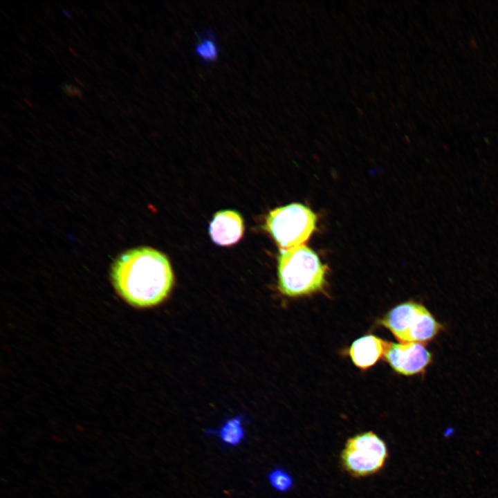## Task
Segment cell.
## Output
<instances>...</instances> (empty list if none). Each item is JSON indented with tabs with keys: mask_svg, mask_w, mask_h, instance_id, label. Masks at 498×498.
I'll return each mask as SVG.
<instances>
[{
	"mask_svg": "<svg viewBox=\"0 0 498 498\" xmlns=\"http://www.w3.org/2000/svg\"><path fill=\"white\" fill-rule=\"evenodd\" d=\"M111 277L118 294L138 308L161 303L174 283L167 257L149 247L131 249L120 255L112 265Z\"/></svg>",
	"mask_w": 498,
	"mask_h": 498,
	"instance_id": "6da1fadb",
	"label": "cell"
},
{
	"mask_svg": "<svg viewBox=\"0 0 498 498\" xmlns=\"http://www.w3.org/2000/svg\"><path fill=\"white\" fill-rule=\"evenodd\" d=\"M327 266L317 255L303 245L280 250L278 257L279 289L289 297L307 295L321 290Z\"/></svg>",
	"mask_w": 498,
	"mask_h": 498,
	"instance_id": "7a4b0ae2",
	"label": "cell"
},
{
	"mask_svg": "<svg viewBox=\"0 0 498 498\" xmlns=\"http://www.w3.org/2000/svg\"><path fill=\"white\" fill-rule=\"evenodd\" d=\"M317 216L307 206L291 203L271 210L266 218V230L280 250L303 246L316 228Z\"/></svg>",
	"mask_w": 498,
	"mask_h": 498,
	"instance_id": "3957f363",
	"label": "cell"
},
{
	"mask_svg": "<svg viewBox=\"0 0 498 498\" xmlns=\"http://www.w3.org/2000/svg\"><path fill=\"white\" fill-rule=\"evenodd\" d=\"M380 322L403 343L427 342L442 328L423 305L411 301L393 308Z\"/></svg>",
	"mask_w": 498,
	"mask_h": 498,
	"instance_id": "277c9868",
	"label": "cell"
},
{
	"mask_svg": "<svg viewBox=\"0 0 498 498\" xmlns=\"http://www.w3.org/2000/svg\"><path fill=\"white\" fill-rule=\"evenodd\" d=\"M387 457L386 443L376 433L369 431L347 439L340 454V462L350 475L361 478L379 472Z\"/></svg>",
	"mask_w": 498,
	"mask_h": 498,
	"instance_id": "5b68a950",
	"label": "cell"
},
{
	"mask_svg": "<svg viewBox=\"0 0 498 498\" xmlns=\"http://www.w3.org/2000/svg\"><path fill=\"white\" fill-rule=\"evenodd\" d=\"M391 368L400 374L412 376L424 371L432 354L423 343H389L384 354Z\"/></svg>",
	"mask_w": 498,
	"mask_h": 498,
	"instance_id": "8992f818",
	"label": "cell"
},
{
	"mask_svg": "<svg viewBox=\"0 0 498 498\" xmlns=\"http://www.w3.org/2000/svg\"><path fill=\"white\" fill-rule=\"evenodd\" d=\"M243 220L236 211L226 210L217 212L210 224L209 232L214 243L228 246L237 243L243 237Z\"/></svg>",
	"mask_w": 498,
	"mask_h": 498,
	"instance_id": "52a82bcc",
	"label": "cell"
},
{
	"mask_svg": "<svg viewBox=\"0 0 498 498\" xmlns=\"http://www.w3.org/2000/svg\"><path fill=\"white\" fill-rule=\"evenodd\" d=\"M389 344L376 335H365L352 343L349 356L356 367L366 369L374 365L384 356Z\"/></svg>",
	"mask_w": 498,
	"mask_h": 498,
	"instance_id": "ba28073f",
	"label": "cell"
},
{
	"mask_svg": "<svg viewBox=\"0 0 498 498\" xmlns=\"http://www.w3.org/2000/svg\"><path fill=\"white\" fill-rule=\"evenodd\" d=\"M208 433H214L221 441L227 446L236 447L244 439L246 432L243 425V416L237 415L229 418L222 423L219 429H210Z\"/></svg>",
	"mask_w": 498,
	"mask_h": 498,
	"instance_id": "9c48e42d",
	"label": "cell"
},
{
	"mask_svg": "<svg viewBox=\"0 0 498 498\" xmlns=\"http://www.w3.org/2000/svg\"><path fill=\"white\" fill-rule=\"evenodd\" d=\"M268 479L272 488L279 492H286L294 486L291 475L282 468H276L270 471Z\"/></svg>",
	"mask_w": 498,
	"mask_h": 498,
	"instance_id": "30bf717a",
	"label": "cell"
},
{
	"mask_svg": "<svg viewBox=\"0 0 498 498\" xmlns=\"http://www.w3.org/2000/svg\"><path fill=\"white\" fill-rule=\"evenodd\" d=\"M197 55L206 62L216 60L218 56V48L214 41L210 37H205L196 46Z\"/></svg>",
	"mask_w": 498,
	"mask_h": 498,
	"instance_id": "8fae6325",
	"label": "cell"
}]
</instances>
